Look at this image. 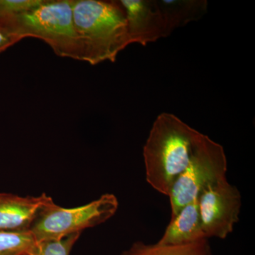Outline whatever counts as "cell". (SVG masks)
<instances>
[{
    "label": "cell",
    "mask_w": 255,
    "mask_h": 255,
    "mask_svg": "<svg viewBox=\"0 0 255 255\" xmlns=\"http://www.w3.org/2000/svg\"><path fill=\"white\" fill-rule=\"evenodd\" d=\"M204 137L174 114H159L143 147L146 180L151 187L168 196Z\"/></svg>",
    "instance_id": "cell-1"
},
{
    "label": "cell",
    "mask_w": 255,
    "mask_h": 255,
    "mask_svg": "<svg viewBox=\"0 0 255 255\" xmlns=\"http://www.w3.org/2000/svg\"><path fill=\"white\" fill-rule=\"evenodd\" d=\"M73 21L82 60L95 65L114 63L130 43L125 10L120 1L72 0Z\"/></svg>",
    "instance_id": "cell-2"
},
{
    "label": "cell",
    "mask_w": 255,
    "mask_h": 255,
    "mask_svg": "<svg viewBox=\"0 0 255 255\" xmlns=\"http://www.w3.org/2000/svg\"><path fill=\"white\" fill-rule=\"evenodd\" d=\"M8 25L21 39L39 38L58 56L82 60L72 0H42L33 9L13 18Z\"/></svg>",
    "instance_id": "cell-3"
},
{
    "label": "cell",
    "mask_w": 255,
    "mask_h": 255,
    "mask_svg": "<svg viewBox=\"0 0 255 255\" xmlns=\"http://www.w3.org/2000/svg\"><path fill=\"white\" fill-rule=\"evenodd\" d=\"M118 207V199L112 194H104L89 204L75 208L61 207L52 201L42 210L29 232L36 242L81 233L111 219Z\"/></svg>",
    "instance_id": "cell-4"
},
{
    "label": "cell",
    "mask_w": 255,
    "mask_h": 255,
    "mask_svg": "<svg viewBox=\"0 0 255 255\" xmlns=\"http://www.w3.org/2000/svg\"><path fill=\"white\" fill-rule=\"evenodd\" d=\"M227 167L223 146L204 135L190 163L169 192L172 217L184 206L196 200L209 184L226 178Z\"/></svg>",
    "instance_id": "cell-5"
},
{
    "label": "cell",
    "mask_w": 255,
    "mask_h": 255,
    "mask_svg": "<svg viewBox=\"0 0 255 255\" xmlns=\"http://www.w3.org/2000/svg\"><path fill=\"white\" fill-rule=\"evenodd\" d=\"M199 216L206 238L225 239L234 229L241 214V195L227 179L209 184L197 198Z\"/></svg>",
    "instance_id": "cell-6"
},
{
    "label": "cell",
    "mask_w": 255,
    "mask_h": 255,
    "mask_svg": "<svg viewBox=\"0 0 255 255\" xmlns=\"http://www.w3.org/2000/svg\"><path fill=\"white\" fill-rule=\"evenodd\" d=\"M127 14L130 43L146 46L171 34L156 1L120 0Z\"/></svg>",
    "instance_id": "cell-7"
},
{
    "label": "cell",
    "mask_w": 255,
    "mask_h": 255,
    "mask_svg": "<svg viewBox=\"0 0 255 255\" xmlns=\"http://www.w3.org/2000/svg\"><path fill=\"white\" fill-rule=\"evenodd\" d=\"M53 201L46 194L20 196L0 193V231L29 232L42 210Z\"/></svg>",
    "instance_id": "cell-8"
},
{
    "label": "cell",
    "mask_w": 255,
    "mask_h": 255,
    "mask_svg": "<svg viewBox=\"0 0 255 255\" xmlns=\"http://www.w3.org/2000/svg\"><path fill=\"white\" fill-rule=\"evenodd\" d=\"M207 239L201 226L197 199L172 216L161 239L160 246H185Z\"/></svg>",
    "instance_id": "cell-9"
},
{
    "label": "cell",
    "mask_w": 255,
    "mask_h": 255,
    "mask_svg": "<svg viewBox=\"0 0 255 255\" xmlns=\"http://www.w3.org/2000/svg\"><path fill=\"white\" fill-rule=\"evenodd\" d=\"M169 33L200 19L207 11L205 0H160L156 1Z\"/></svg>",
    "instance_id": "cell-10"
},
{
    "label": "cell",
    "mask_w": 255,
    "mask_h": 255,
    "mask_svg": "<svg viewBox=\"0 0 255 255\" xmlns=\"http://www.w3.org/2000/svg\"><path fill=\"white\" fill-rule=\"evenodd\" d=\"M122 255H211L208 239L185 246L147 245L137 241Z\"/></svg>",
    "instance_id": "cell-11"
},
{
    "label": "cell",
    "mask_w": 255,
    "mask_h": 255,
    "mask_svg": "<svg viewBox=\"0 0 255 255\" xmlns=\"http://www.w3.org/2000/svg\"><path fill=\"white\" fill-rule=\"evenodd\" d=\"M36 241L30 232L11 233L0 231V253H20L32 255Z\"/></svg>",
    "instance_id": "cell-12"
},
{
    "label": "cell",
    "mask_w": 255,
    "mask_h": 255,
    "mask_svg": "<svg viewBox=\"0 0 255 255\" xmlns=\"http://www.w3.org/2000/svg\"><path fill=\"white\" fill-rule=\"evenodd\" d=\"M81 233H74L58 239L36 242L32 255H70Z\"/></svg>",
    "instance_id": "cell-13"
},
{
    "label": "cell",
    "mask_w": 255,
    "mask_h": 255,
    "mask_svg": "<svg viewBox=\"0 0 255 255\" xmlns=\"http://www.w3.org/2000/svg\"><path fill=\"white\" fill-rule=\"evenodd\" d=\"M41 1L42 0H0V22L8 26L13 18L33 9L39 4Z\"/></svg>",
    "instance_id": "cell-14"
},
{
    "label": "cell",
    "mask_w": 255,
    "mask_h": 255,
    "mask_svg": "<svg viewBox=\"0 0 255 255\" xmlns=\"http://www.w3.org/2000/svg\"><path fill=\"white\" fill-rule=\"evenodd\" d=\"M21 40V38L12 28L0 22V53Z\"/></svg>",
    "instance_id": "cell-15"
},
{
    "label": "cell",
    "mask_w": 255,
    "mask_h": 255,
    "mask_svg": "<svg viewBox=\"0 0 255 255\" xmlns=\"http://www.w3.org/2000/svg\"><path fill=\"white\" fill-rule=\"evenodd\" d=\"M0 255H24L20 253H0Z\"/></svg>",
    "instance_id": "cell-16"
}]
</instances>
